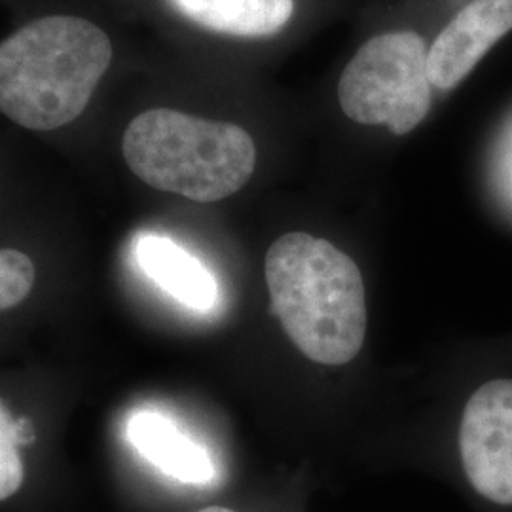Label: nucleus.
I'll use <instances>...</instances> for the list:
<instances>
[{
	"instance_id": "obj_8",
	"label": "nucleus",
	"mask_w": 512,
	"mask_h": 512,
	"mask_svg": "<svg viewBox=\"0 0 512 512\" xmlns=\"http://www.w3.org/2000/svg\"><path fill=\"white\" fill-rule=\"evenodd\" d=\"M128 439L143 458L175 480L207 484L215 478V465L205 448L188 439L162 414H135L128 423Z\"/></svg>"
},
{
	"instance_id": "obj_11",
	"label": "nucleus",
	"mask_w": 512,
	"mask_h": 512,
	"mask_svg": "<svg viewBox=\"0 0 512 512\" xmlns=\"http://www.w3.org/2000/svg\"><path fill=\"white\" fill-rule=\"evenodd\" d=\"M19 444L18 420L0 403V501L12 497L23 484L25 469Z\"/></svg>"
},
{
	"instance_id": "obj_9",
	"label": "nucleus",
	"mask_w": 512,
	"mask_h": 512,
	"mask_svg": "<svg viewBox=\"0 0 512 512\" xmlns=\"http://www.w3.org/2000/svg\"><path fill=\"white\" fill-rule=\"evenodd\" d=\"M184 18L232 37H272L294 12V0H169Z\"/></svg>"
},
{
	"instance_id": "obj_6",
	"label": "nucleus",
	"mask_w": 512,
	"mask_h": 512,
	"mask_svg": "<svg viewBox=\"0 0 512 512\" xmlns=\"http://www.w3.org/2000/svg\"><path fill=\"white\" fill-rule=\"evenodd\" d=\"M512 31V0H471L440 31L427 61L431 86L452 90L463 82L495 42Z\"/></svg>"
},
{
	"instance_id": "obj_1",
	"label": "nucleus",
	"mask_w": 512,
	"mask_h": 512,
	"mask_svg": "<svg viewBox=\"0 0 512 512\" xmlns=\"http://www.w3.org/2000/svg\"><path fill=\"white\" fill-rule=\"evenodd\" d=\"M266 283L287 336L313 363L342 366L365 344V281L327 239L291 232L266 253Z\"/></svg>"
},
{
	"instance_id": "obj_7",
	"label": "nucleus",
	"mask_w": 512,
	"mask_h": 512,
	"mask_svg": "<svg viewBox=\"0 0 512 512\" xmlns=\"http://www.w3.org/2000/svg\"><path fill=\"white\" fill-rule=\"evenodd\" d=\"M137 264L145 274L186 308L211 310L217 302V281L196 256L162 236H143L135 245Z\"/></svg>"
},
{
	"instance_id": "obj_2",
	"label": "nucleus",
	"mask_w": 512,
	"mask_h": 512,
	"mask_svg": "<svg viewBox=\"0 0 512 512\" xmlns=\"http://www.w3.org/2000/svg\"><path fill=\"white\" fill-rule=\"evenodd\" d=\"M112 61V44L88 19H35L0 42V112L21 128L52 131L76 120Z\"/></svg>"
},
{
	"instance_id": "obj_12",
	"label": "nucleus",
	"mask_w": 512,
	"mask_h": 512,
	"mask_svg": "<svg viewBox=\"0 0 512 512\" xmlns=\"http://www.w3.org/2000/svg\"><path fill=\"white\" fill-rule=\"evenodd\" d=\"M200 512H236L230 511V509H226V507H207V509H203Z\"/></svg>"
},
{
	"instance_id": "obj_4",
	"label": "nucleus",
	"mask_w": 512,
	"mask_h": 512,
	"mask_svg": "<svg viewBox=\"0 0 512 512\" xmlns=\"http://www.w3.org/2000/svg\"><path fill=\"white\" fill-rule=\"evenodd\" d=\"M425 40L412 33L370 38L338 82V101L349 120L387 126L395 135L418 128L431 107Z\"/></svg>"
},
{
	"instance_id": "obj_3",
	"label": "nucleus",
	"mask_w": 512,
	"mask_h": 512,
	"mask_svg": "<svg viewBox=\"0 0 512 512\" xmlns=\"http://www.w3.org/2000/svg\"><path fill=\"white\" fill-rule=\"evenodd\" d=\"M122 152L143 183L200 203L234 196L256 167L255 141L245 129L171 109L133 118Z\"/></svg>"
},
{
	"instance_id": "obj_10",
	"label": "nucleus",
	"mask_w": 512,
	"mask_h": 512,
	"mask_svg": "<svg viewBox=\"0 0 512 512\" xmlns=\"http://www.w3.org/2000/svg\"><path fill=\"white\" fill-rule=\"evenodd\" d=\"M35 264L16 249H0V311L23 302L35 285Z\"/></svg>"
},
{
	"instance_id": "obj_5",
	"label": "nucleus",
	"mask_w": 512,
	"mask_h": 512,
	"mask_svg": "<svg viewBox=\"0 0 512 512\" xmlns=\"http://www.w3.org/2000/svg\"><path fill=\"white\" fill-rule=\"evenodd\" d=\"M459 454L476 494L512 505V380L478 387L463 410Z\"/></svg>"
}]
</instances>
